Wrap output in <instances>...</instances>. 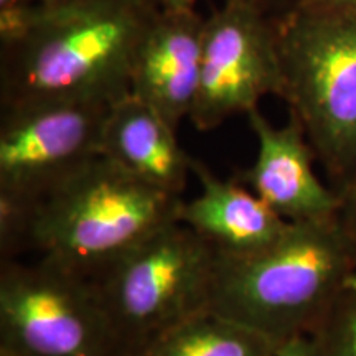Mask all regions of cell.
I'll list each match as a JSON object with an SVG mask.
<instances>
[{"mask_svg": "<svg viewBox=\"0 0 356 356\" xmlns=\"http://www.w3.org/2000/svg\"><path fill=\"white\" fill-rule=\"evenodd\" d=\"M181 202L99 155L26 210L0 216V254L30 252L92 277L178 221Z\"/></svg>", "mask_w": 356, "mask_h": 356, "instance_id": "6da1fadb", "label": "cell"}, {"mask_svg": "<svg viewBox=\"0 0 356 356\" xmlns=\"http://www.w3.org/2000/svg\"><path fill=\"white\" fill-rule=\"evenodd\" d=\"M355 273L356 218L289 221L269 246L218 252L208 309L282 345L309 335Z\"/></svg>", "mask_w": 356, "mask_h": 356, "instance_id": "7a4b0ae2", "label": "cell"}, {"mask_svg": "<svg viewBox=\"0 0 356 356\" xmlns=\"http://www.w3.org/2000/svg\"><path fill=\"white\" fill-rule=\"evenodd\" d=\"M160 10L149 0L53 6L29 37L0 50V108L56 99L118 101Z\"/></svg>", "mask_w": 356, "mask_h": 356, "instance_id": "3957f363", "label": "cell"}, {"mask_svg": "<svg viewBox=\"0 0 356 356\" xmlns=\"http://www.w3.org/2000/svg\"><path fill=\"white\" fill-rule=\"evenodd\" d=\"M274 22L279 97L340 195L356 165V12L293 6Z\"/></svg>", "mask_w": 356, "mask_h": 356, "instance_id": "277c9868", "label": "cell"}, {"mask_svg": "<svg viewBox=\"0 0 356 356\" xmlns=\"http://www.w3.org/2000/svg\"><path fill=\"white\" fill-rule=\"evenodd\" d=\"M216 262L215 246L173 221L92 275L126 356L208 309Z\"/></svg>", "mask_w": 356, "mask_h": 356, "instance_id": "5b68a950", "label": "cell"}, {"mask_svg": "<svg viewBox=\"0 0 356 356\" xmlns=\"http://www.w3.org/2000/svg\"><path fill=\"white\" fill-rule=\"evenodd\" d=\"M0 355L126 356L92 279L37 257L0 262Z\"/></svg>", "mask_w": 356, "mask_h": 356, "instance_id": "8992f818", "label": "cell"}, {"mask_svg": "<svg viewBox=\"0 0 356 356\" xmlns=\"http://www.w3.org/2000/svg\"><path fill=\"white\" fill-rule=\"evenodd\" d=\"M114 102L56 99L0 108V216L26 210L99 157Z\"/></svg>", "mask_w": 356, "mask_h": 356, "instance_id": "52a82bcc", "label": "cell"}, {"mask_svg": "<svg viewBox=\"0 0 356 356\" xmlns=\"http://www.w3.org/2000/svg\"><path fill=\"white\" fill-rule=\"evenodd\" d=\"M279 92L274 17L238 2L215 8L204 19L200 83L188 121L198 131H211Z\"/></svg>", "mask_w": 356, "mask_h": 356, "instance_id": "ba28073f", "label": "cell"}, {"mask_svg": "<svg viewBox=\"0 0 356 356\" xmlns=\"http://www.w3.org/2000/svg\"><path fill=\"white\" fill-rule=\"evenodd\" d=\"M257 140L254 163L236 173L246 185L287 221H309L343 211V200L325 186L314 170L315 157L300 122L289 114V122L275 127L259 113L246 114Z\"/></svg>", "mask_w": 356, "mask_h": 356, "instance_id": "9c48e42d", "label": "cell"}, {"mask_svg": "<svg viewBox=\"0 0 356 356\" xmlns=\"http://www.w3.org/2000/svg\"><path fill=\"white\" fill-rule=\"evenodd\" d=\"M204 19L197 7L160 8L134 55L131 95L177 131L197 99Z\"/></svg>", "mask_w": 356, "mask_h": 356, "instance_id": "30bf717a", "label": "cell"}, {"mask_svg": "<svg viewBox=\"0 0 356 356\" xmlns=\"http://www.w3.org/2000/svg\"><path fill=\"white\" fill-rule=\"evenodd\" d=\"M191 173L202 191L190 202H181L178 221L226 256L257 251L287 229L289 221L233 177L221 180L203 162L193 159Z\"/></svg>", "mask_w": 356, "mask_h": 356, "instance_id": "8fae6325", "label": "cell"}, {"mask_svg": "<svg viewBox=\"0 0 356 356\" xmlns=\"http://www.w3.org/2000/svg\"><path fill=\"white\" fill-rule=\"evenodd\" d=\"M101 155L145 184L181 197L193 159L154 108L131 92L111 108L102 132Z\"/></svg>", "mask_w": 356, "mask_h": 356, "instance_id": "7c38bea8", "label": "cell"}, {"mask_svg": "<svg viewBox=\"0 0 356 356\" xmlns=\"http://www.w3.org/2000/svg\"><path fill=\"white\" fill-rule=\"evenodd\" d=\"M279 345L211 309L162 332L134 356H274Z\"/></svg>", "mask_w": 356, "mask_h": 356, "instance_id": "4fadbf2b", "label": "cell"}, {"mask_svg": "<svg viewBox=\"0 0 356 356\" xmlns=\"http://www.w3.org/2000/svg\"><path fill=\"white\" fill-rule=\"evenodd\" d=\"M309 335L320 356H356V293L345 289Z\"/></svg>", "mask_w": 356, "mask_h": 356, "instance_id": "5bb4252c", "label": "cell"}, {"mask_svg": "<svg viewBox=\"0 0 356 356\" xmlns=\"http://www.w3.org/2000/svg\"><path fill=\"white\" fill-rule=\"evenodd\" d=\"M51 7L44 0H0V50L29 37Z\"/></svg>", "mask_w": 356, "mask_h": 356, "instance_id": "9a60e30c", "label": "cell"}, {"mask_svg": "<svg viewBox=\"0 0 356 356\" xmlns=\"http://www.w3.org/2000/svg\"><path fill=\"white\" fill-rule=\"evenodd\" d=\"M274 356H320L317 345L310 335H302L279 345Z\"/></svg>", "mask_w": 356, "mask_h": 356, "instance_id": "2e32d148", "label": "cell"}, {"mask_svg": "<svg viewBox=\"0 0 356 356\" xmlns=\"http://www.w3.org/2000/svg\"><path fill=\"white\" fill-rule=\"evenodd\" d=\"M225 2L244 3V6L256 8V10L266 13V15L277 17L293 7L296 0H225Z\"/></svg>", "mask_w": 356, "mask_h": 356, "instance_id": "e0dca14e", "label": "cell"}, {"mask_svg": "<svg viewBox=\"0 0 356 356\" xmlns=\"http://www.w3.org/2000/svg\"><path fill=\"white\" fill-rule=\"evenodd\" d=\"M293 6L327 8V10L356 12V0H296Z\"/></svg>", "mask_w": 356, "mask_h": 356, "instance_id": "ac0fdd59", "label": "cell"}, {"mask_svg": "<svg viewBox=\"0 0 356 356\" xmlns=\"http://www.w3.org/2000/svg\"><path fill=\"white\" fill-rule=\"evenodd\" d=\"M340 197L343 200V211L346 215L356 218V165L353 173H351L348 184L340 191Z\"/></svg>", "mask_w": 356, "mask_h": 356, "instance_id": "d6986e66", "label": "cell"}, {"mask_svg": "<svg viewBox=\"0 0 356 356\" xmlns=\"http://www.w3.org/2000/svg\"><path fill=\"white\" fill-rule=\"evenodd\" d=\"M159 8H178V7H197L198 0H149Z\"/></svg>", "mask_w": 356, "mask_h": 356, "instance_id": "ffe728a7", "label": "cell"}, {"mask_svg": "<svg viewBox=\"0 0 356 356\" xmlns=\"http://www.w3.org/2000/svg\"><path fill=\"white\" fill-rule=\"evenodd\" d=\"M44 2L51 3V6H70V3L88 2V0H44Z\"/></svg>", "mask_w": 356, "mask_h": 356, "instance_id": "44dd1931", "label": "cell"}, {"mask_svg": "<svg viewBox=\"0 0 356 356\" xmlns=\"http://www.w3.org/2000/svg\"><path fill=\"white\" fill-rule=\"evenodd\" d=\"M345 289H348V291H351L353 293H356V273L351 275V277L346 280V286Z\"/></svg>", "mask_w": 356, "mask_h": 356, "instance_id": "7402d4cb", "label": "cell"}, {"mask_svg": "<svg viewBox=\"0 0 356 356\" xmlns=\"http://www.w3.org/2000/svg\"><path fill=\"white\" fill-rule=\"evenodd\" d=\"M0 356H2V355H0Z\"/></svg>", "mask_w": 356, "mask_h": 356, "instance_id": "603a6c76", "label": "cell"}]
</instances>
